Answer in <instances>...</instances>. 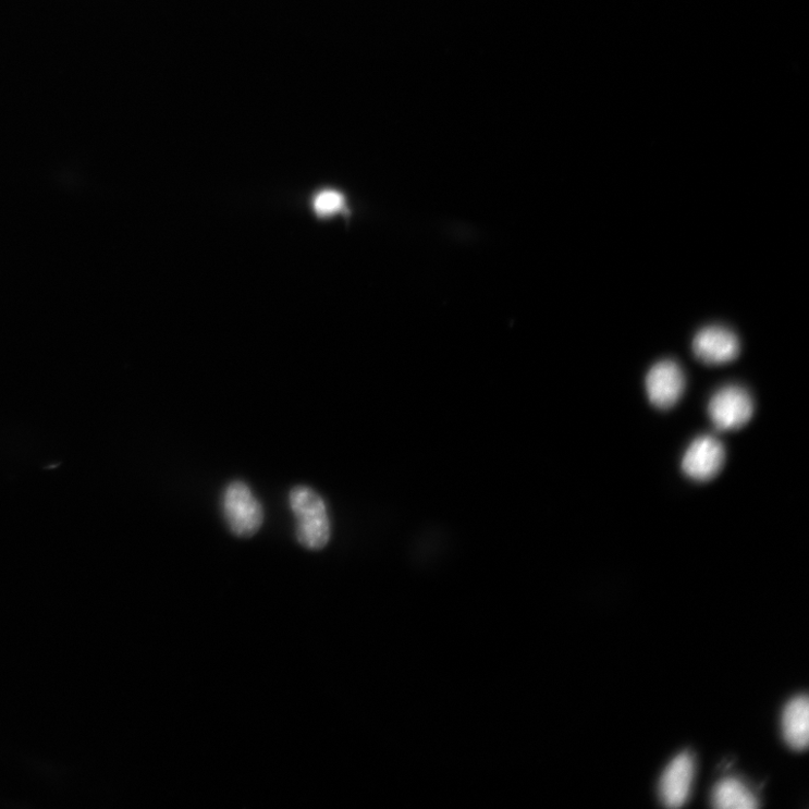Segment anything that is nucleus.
Segmentation results:
<instances>
[{
	"label": "nucleus",
	"instance_id": "obj_1",
	"mask_svg": "<svg viewBox=\"0 0 809 809\" xmlns=\"http://www.w3.org/2000/svg\"><path fill=\"white\" fill-rule=\"evenodd\" d=\"M290 506L296 522V539L309 551L327 548L331 540V522L324 500L308 486H296L290 492Z\"/></svg>",
	"mask_w": 809,
	"mask_h": 809
},
{
	"label": "nucleus",
	"instance_id": "obj_2",
	"mask_svg": "<svg viewBox=\"0 0 809 809\" xmlns=\"http://www.w3.org/2000/svg\"><path fill=\"white\" fill-rule=\"evenodd\" d=\"M222 508L231 534L241 539L255 537L265 520V511L248 485L231 481L223 492Z\"/></svg>",
	"mask_w": 809,
	"mask_h": 809
},
{
	"label": "nucleus",
	"instance_id": "obj_3",
	"mask_svg": "<svg viewBox=\"0 0 809 809\" xmlns=\"http://www.w3.org/2000/svg\"><path fill=\"white\" fill-rule=\"evenodd\" d=\"M755 413L750 394L738 385H727L711 400L709 414L718 431L738 430L748 425Z\"/></svg>",
	"mask_w": 809,
	"mask_h": 809
},
{
	"label": "nucleus",
	"instance_id": "obj_4",
	"mask_svg": "<svg viewBox=\"0 0 809 809\" xmlns=\"http://www.w3.org/2000/svg\"><path fill=\"white\" fill-rule=\"evenodd\" d=\"M685 383L684 371L676 361H659L646 378L650 403L663 410L674 407L684 394Z\"/></svg>",
	"mask_w": 809,
	"mask_h": 809
},
{
	"label": "nucleus",
	"instance_id": "obj_5",
	"mask_svg": "<svg viewBox=\"0 0 809 809\" xmlns=\"http://www.w3.org/2000/svg\"><path fill=\"white\" fill-rule=\"evenodd\" d=\"M725 463L723 444L713 437L696 439L686 451L683 471L695 481L706 482L715 478Z\"/></svg>",
	"mask_w": 809,
	"mask_h": 809
},
{
	"label": "nucleus",
	"instance_id": "obj_6",
	"mask_svg": "<svg viewBox=\"0 0 809 809\" xmlns=\"http://www.w3.org/2000/svg\"><path fill=\"white\" fill-rule=\"evenodd\" d=\"M697 359L707 365H723L733 361L740 352V342L733 331L713 326L700 330L692 341Z\"/></svg>",
	"mask_w": 809,
	"mask_h": 809
},
{
	"label": "nucleus",
	"instance_id": "obj_7",
	"mask_svg": "<svg viewBox=\"0 0 809 809\" xmlns=\"http://www.w3.org/2000/svg\"><path fill=\"white\" fill-rule=\"evenodd\" d=\"M694 771V758L688 752L681 753L667 764L659 783V798L665 807L678 808L688 800Z\"/></svg>",
	"mask_w": 809,
	"mask_h": 809
},
{
	"label": "nucleus",
	"instance_id": "obj_8",
	"mask_svg": "<svg viewBox=\"0 0 809 809\" xmlns=\"http://www.w3.org/2000/svg\"><path fill=\"white\" fill-rule=\"evenodd\" d=\"M783 734L786 744L796 751L808 747L809 701L806 695H798L788 701L783 712Z\"/></svg>",
	"mask_w": 809,
	"mask_h": 809
},
{
	"label": "nucleus",
	"instance_id": "obj_9",
	"mask_svg": "<svg viewBox=\"0 0 809 809\" xmlns=\"http://www.w3.org/2000/svg\"><path fill=\"white\" fill-rule=\"evenodd\" d=\"M712 805L720 809H755L759 800L741 781L725 779L713 789Z\"/></svg>",
	"mask_w": 809,
	"mask_h": 809
},
{
	"label": "nucleus",
	"instance_id": "obj_10",
	"mask_svg": "<svg viewBox=\"0 0 809 809\" xmlns=\"http://www.w3.org/2000/svg\"><path fill=\"white\" fill-rule=\"evenodd\" d=\"M343 203L344 199L340 193L327 191L315 198L314 207L316 213H318L319 216L330 217L339 212V210L343 207Z\"/></svg>",
	"mask_w": 809,
	"mask_h": 809
}]
</instances>
